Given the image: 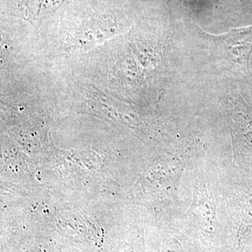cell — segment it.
Returning a JSON list of instances; mask_svg holds the SVG:
<instances>
[{
  "instance_id": "obj_4",
  "label": "cell",
  "mask_w": 252,
  "mask_h": 252,
  "mask_svg": "<svg viewBox=\"0 0 252 252\" xmlns=\"http://www.w3.org/2000/svg\"><path fill=\"white\" fill-rule=\"evenodd\" d=\"M162 252H185L183 248L178 240L175 238H170L167 240Z\"/></svg>"
},
{
  "instance_id": "obj_5",
  "label": "cell",
  "mask_w": 252,
  "mask_h": 252,
  "mask_svg": "<svg viewBox=\"0 0 252 252\" xmlns=\"http://www.w3.org/2000/svg\"><path fill=\"white\" fill-rule=\"evenodd\" d=\"M246 252H249V251H247Z\"/></svg>"
},
{
  "instance_id": "obj_1",
  "label": "cell",
  "mask_w": 252,
  "mask_h": 252,
  "mask_svg": "<svg viewBox=\"0 0 252 252\" xmlns=\"http://www.w3.org/2000/svg\"><path fill=\"white\" fill-rule=\"evenodd\" d=\"M230 193L229 207L235 230V245L243 250L252 237V169L239 172Z\"/></svg>"
},
{
  "instance_id": "obj_3",
  "label": "cell",
  "mask_w": 252,
  "mask_h": 252,
  "mask_svg": "<svg viewBox=\"0 0 252 252\" xmlns=\"http://www.w3.org/2000/svg\"><path fill=\"white\" fill-rule=\"evenodd\" d=\"M220 41L227 56L249 69L252 52V26L234 28L220 36Z\"/></svg>"
},
{
  "instance_id": "obj_2",
  "label": "cell",
  "mask_w": 252,
  "mask_h": 252,
  "mask_svg": "<svg viewBox=\"0 0 252 252\" xmlns=\"http://www.w3.org/2000/svg\"><path fill=\"white\" fill-rule=\"evenodd\" d=\"M218 202L215 188L205 176H195L193 183V199L187 215L202 233L209 237L217 235Z\"/></svg>"
}]
</instances>
